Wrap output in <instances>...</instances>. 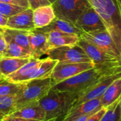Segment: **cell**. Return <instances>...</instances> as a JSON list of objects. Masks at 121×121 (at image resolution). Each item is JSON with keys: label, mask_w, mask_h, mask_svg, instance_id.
Listing matches in <instances>:
<instances>
[{"label": "cell", "mask_w": 121, "mask_h": 121, "mask_svg": "<svg viewBox=\"0 0 121 121\" xmlns=\"http://www.w3.org/2000/svg\"><path fill=\"white\" fill-rule=\"evenodd\" d=\"M101 18L121 57V4L119 0H87Z\"/></svg>", "instance_id": "obj_1"}, {"label": "cell", "mask_w": 121, "mask_h": 121, "mask_svg": "<svg viewBox=\"0 0 121 121\" xmlns=\"http://www.w3.org/2000/svg\"><path fill=\"white\" fill-rule=\"evenodd\" d=\"M77 96V94L53 90L51 88L48 94L38 101L45 113V121H62L72 108Z\"/></svg>", "instance_id": "obj_2"}, {"label": "cell", "mask_w": 121, "mask_h": 121, "mask_svg": "<svg viewBox=\"0 0 121 121\" xmlns=\"http://www.w3.org/2000/svg\"><path fill=\"white\" fill-rule=\"evenodd\" d=\"M52 87L50 77L24 82L23 89L15 96L16 111L36 103L44 98Z\"/></svg>", "instance_id": "obj_3"}, {"label": "cell", "mask_w": 121, "mask_h": 121, "mask_svg": "<svg viewBox=\"0 0 121 121\" xmlns=\"http://www.w3.org/2000/svg\"><path fill=\"white\" fill-rule=\"evenodd\" d=\"M108 74L100 69L92 68L52 86V89L79 94Z\"/></svg>", "instance_id": "obj_4"}, {"label": "cell", "mask_w": 121, "mask_h": 121, "mask_svg": "<svg viewBox=\"0 0 121 121\" xmlns=\"http://www.w3.org/2000/svg\"><path fill=\"white\" fill-rule=\"evenodd\" d=\"M48 57L63 63L92 62L84 50L77 44L50 49L46 54Z\"/></svg>", "instance_id": "obj_5"}, {"label": "cell", "mask_w": 121, "mask_h": 121, "mask_svg": "<svg viewBox=\"0 0 121 121\" xmlns=\"http://www.w3.org/2000/svg\"><path fill=\"white\" fill-rule=\"evenodd\" d=\"M52 6L55 17L75 24L79 16L91 5L89 3L83 4L75 0H56Z\"/></svg>", "instance_id": "obj_6"}, {"label": "cell", "mask_w": 121, "mask_h": 121, "mask_svg": "<svg viewBox=\"0 0 121 121\" xmlns=\"http://www.w3.org/2000/svg\"><path fill=\"white\" fill-rule=\"evenodd\" d=\"M94 67L93 62H57L50 76L52 86Z\"/></svg>", "instance_id": "obj_7"}, {"label": "cell", "mask_w": 121, "mask_h": 121, "mask_svg": "<svg viewBox=\"0 0 121 121\" xmlns=\"http://www.w3.org/2000/svg\"><path fill=\"white\" fill-rule=\"evenodd\" d=\"M121 77V73L104 77L97 83L94 84V85L86 89L84 91L79 93L73 104L72 108L79 106L83 103H85L86 101L96 99H100L105 92V91L107 89V88L111 85V84L115 79Z\"/></svg>", "instance_id": "obj_8"}, {"label": "cell", "mask_w": 121, "mask_h": 121, "mask_svg": "<svg viewBox=\"0 0 121 121\" xmlns=\"http://www.w3.org/2000/svg\"><path fill=\"white\" fill-rule=\"evenodd\" d=\"M80 38L121 60L120 53L112 38L106 29L99 30L91 33H83Z\"/></svg>", "instance_id": "obj_9"}, {"label": "cell", "mask_w": 121, "mask_h": 121, "mask_svg": "<svg viewBox=\"0 0 121 121\" xmlns=\"http://www.w3.org/2000/svg\"><path fill=\"white\" fill-rule=\"evenodd\" d=\"M75 25L83 33H91L106 29L99 14L91 6L86 9L79 16Z\"/></svg>", "instance_id": "obj_10"}, {"label": "cell", "mask_w": 121, "mask_h": 121, "mask_svg": "<svg viewBox=\"0 0 121 121\" xmlns=\"http://www.w3.org/2000/svg\"><path fill=\"white\" fill-rule=\"evenodd\" d=\"M5 28L30 31L35 29L33 22V10L30 8L8 18Z\"/></svg>", "instance_id": "obj_11"}, {"label": "cell", "mask_w": 121, "mask_h": 121, "mask_svg": "<svg viewBox=\"0 0 121 121\" xmlns=\"http://www.w3.org/2000/svg\"><path fill=\"white\" fill-rule=\"evenodd\" d=\"M30 51L35 58L40 59V57L46 55L50 50L46 34L37 28L30 30L28 33Z\"/></svg>", "instance_id": "obj_12"}, {"label": "cell", "mask_w": 121, "mask_h": 121, "mask_svg": "<svg viewBox=\"0 0 121 121\" xmlns=\"http://www.w3.org/2000/svg\"><path fill=\"white\" fill-rule=\"evenodd\" d=\"M101 108L100 99H93L72 108L61 121H74L82 116L96 113Z\"/></svg>", "instance_id": "obj_13"}, {"label": "cell", "mask_w": 121, "mask_h": 121, "mask_svg": "<svg viewBox=\"0 0 121 121\" xmlns=\"http://www.w3.org/2000/svg\"><path fill=\"white\" fill-rule=\"evenodd\" d=\"M50 49L66 45H77L80 37L74 34L67 33L58 30H52L45 33Z\"/></svg>", "instance_id": "obj_14"}, {"label": "cell", "mask_w": 121, "mask_h": 121, "mask_svg": "<svg viewBox=\"0 0 121 121\" xmlns=\"http://www.w3.org/2000/svg\"><path fill=\"white\" fill-rule=\"evenodd\" d=\"M41 61V59L32 57L29 62L22 66L17 71L6 77V79L10 82L16 83H23L29 81L32 73L35 71Z\"/></svg>", "instance_id": "obj_15"}, {"label": "cell", "mask_w": 121, "mask_h": 121, "mask_svg": "<svg viewBox=\"0 0 121 121\" xmlns=\"http://www.w3.org/2000/svg\"><path fill=\"white\" fill-rule=\"evenodd\" d=\"M37 29L45 33L52 30H58L67 33L74 34L79 35V37L83 33V32L74 23L58 18L57 17H55L49 25Z\"/></svg>", "instance_id": "obj_16"}, {"label": "cell", "mask_w": 121, "mask_h": 121, "mask_svg": "<svg viewBox=\"0 0 121 121\" xmlns=\"http://www.w3.org/2000/svg\"><path fill=\"white\" fill-rule=\"evenodd\" d=\"M11 116L30 120L45 121V113L38 103L23 107L13 112Z\"/></svg>", "instance_id": "obj_17"}, {"label": "cell", "mask_w": 121, "mask_h": 121, "mask_svg": "<svg viewBox=\"0 0 121 121\" xmlns=\"http://www.w3.org/2000/svg\"><path fill=\"white\" fill-rule=\"evenodd\" d=\"M121 98V77L115 79L100 98L101 105L107 108Z\"/></svg>", "instance_id": "obj_18"}, {"label": "cell", "mask_w": 121, "mask_h": 121, "mask_svg": "<svg viewBox=\"0 0 121 121\" xmlns=\"http://www.w3.org/2000/svg\"><path fill=\"white\" fill-rule=\"evenodd\" d=\"M55 18L52 5L45 6L33 10V22L35 28L49 25Z\"/></svg>", "instance_id": "obj_19"}, {"label": "cell", "mask_w": 121, "mask_h": 121, "mask_svg": "<svg viewBox=\"0 0 121 121\" xmlns=\"http://www.w3.org/2000/svg\"><path fill=\"white\" fill-rule=\"evenodd\" d=\"M31 58L1 57H0V71L6 78L29 62Z\"/></svg>", "instance_id": "obj_20"}, {"label": "cell", "mask_w": 121, "mask_h": 121, "mask_svg": "<svg viewBox=\"0 0 121 121\" xmlns=\"http://www.w3.org/2000/svg\"><path fill=\"white\" fill-rule=\"evenodd\" d=\"M28 31L26 30H21L5 28L4 31V35L5 37V39L13 41L23 48L31 52L29 40L28 37Z\"/></svg>", "instance_id": "obj_21"}, {"label": "cell", "mask_w": 121, "mask_h": 121, "mask_svg": "<svg viewBox=\"0 0 121 121\" xmlns=\"http://www.w3.org/2000/svg\"><path fill=\"white\" fill-rule=\"evenodd\" d=\"M57 62L58 61L50 59L49 57L42 59L41 62L39 64L35 71L32 73L30 77V80L50 77L52 72Z\"/></svg>", "instance_id": "obj_22"}, {"label": "cell", "mask_w": 121, "mask_h": 121, "mask_svg": "<svg viewBox=\"0 0 121 121\" xmlns=\"http://www.w3.org/2000/svg\"><path fill=\"white\" fill-rule=\"evenodd\" d=\"M7 42V49L3 57H16V58H31L34 57L33 54L23 48L13 41L11 40H6Z\"/></svg>", "instance_id": "obj_23"}, {"label": "cell", "mask_w": 121, "mask_h": 121, "mask_svg": "<svg viewBox=\"0 0 121 121\" xmlns=\"http://www.w3.org/2000/svg\"><path fill=\"white\" fill-rule=\"evenodd\" d=\"M24 82L16 83L6 78L0 80V96H16L23 88Z\"/></svg>", "instance_id": "obj_24"}, {"label": "cell", "mask_w": 121, "mask_h": 121, "mask_svg": "<svg viewBox=\"0 0 121 121\" xmlns=\"http://www.w3.org/2000/svg\"><path fill=\"white\" fill-rule=\"evenodd\" d=\"M15 96H0V121H2L5 117L11 115L16 111Z\"/></svg>", "instance_id": "obj_25"}, {"label": "cell", "mask_w": 121, "mask_h": 121, "mask_svg": "<svg viewBox=\"0 0 121 121\" xmlns=\"http://www.w3.org/2000/svg\"><path fill=\"white\" fill-rule=\"evenodd\" d=\"M120 101L121 99L107 107L99 121H121Z\"/></svg>", "instance_id": "obj_26"}, {"label": "cell", "mask_w": 121, "mask_h": 121, "mask_svg": "<svg viewBox=\"0 0 121 121\" xmlns=\"http://www.w3.org/2000/svg\"><path fill=\"white\" fill-rule=\"evenodd\" d=\"M28 8L26 7H22L11 4H8L6 2L0 1V13L2 15L6 16V17H11L12 16H14L25 9Z\"/></svg>", "instance_id": "obj_27"}, {"label": "cell", "mask_w": 121, "mask_h": 121, "mask_svg": "<svg viewBox=\"0 0 121 121\" xmlns=\"http://www.w3.org/2000/svg\"><path fill=\"white\" fill-rule=\"evenodd\" d=\"M29 8L32 10H35L38 8L52 5L49 0H28Z\"/></svg>", "instance_id": "obj_28"}, {"label": "cell", "mask_w": 121, "mask_h": 121, "mask_svg": "<svg viewBox=\"0 0 121 121\" xmlns=\"http://www.w3.org/2000/svg\"><path fill=\"white\" fill-rule=\"evenodd\" d=\"M106 108L102 107L97 112L92 114L86 121H99L101 118V117L103 116V115L104 114V113L106 112Z\"/></svg>", "instance_id": "obj_29"}, {"label": "cell", "mask_w": 121, "mask_h": 121, "mask_svg": "<svg viewBox=\"0 0 121 121\" xmlns=\"http://www.w3.org/2000/svg\"><path fill=\"white\" fill-rule=\"evenodd\" d=\"M0 1L6 2L8 4L22 6V7H26V8H29L28 2V0H0Z\"/></svg>", "instance_id": "obj_30"}, {"label": "cell", "mask_w": 121, "mask_h": 121, "mask_svg": "<svg viewBox=\"0 0 121 121\" xmlns=\"http://www.w3.org/2000/svg\"><path fill=\"white\" fill-rule=\"evenodd\" d=\"M7 49V42L4 35V33H0V55L4 56Z\"/></svg>", "instance_id": "obj_31"}, {"label": "cell", "mask_w": 121, "mask_h": 121, "mask_svg": "<svg viewBox=\"0 0 121 121\" xmlns=\"http://www.w3.org/2000/svg\"><path fill=\"white\" fill-rule=\"evenodd\" d=\"M2 121H35V120H30V119H26V118H20V117H16V116H13L11 115L8 116L6 117H5Z\"/></svg>", "instance_id": "obj_32"}, {"label": "cell", "mask_w": 121, "mask_h": 121, "mask_svg": "<svg viewBox=\"0 0 121 121\" xmlns=\"http://www.w3.org/2000/svg\"><path fill=\"white\" fill-rule=\"evenodd\" d=\"M7 21H8V17L0 13V27L5 28L6 26Z\"/></svg>", "instance_id": "obj_33"}, {"label": "cell", "mask_w": 121, "mask_h": 121, "mask_svg": "<svg viewBox=\"0 0 121 121\" xmlns=\"http://www.w3.org/2000/svg\"><path fill=\"white\" fill-rule=\"evenodd\" d=\"M94 113H91V114H89V115H86V116H82V117H80V118H77V120H75V121H86L92 114H94Z\"/></svg>", "instance_id": "obj_34"}, {"label": "cell", "mask_w": 121, "mask_h": 121, "mask_svg": "<svg viewBox=\"0 0 121 121\" xmlns=\"http://www.w3.org/2000/svg\"><path fill=\"white\" fill-rule=\"evenodd\" d=\"M75 1H78V2H79V3L89 4V2H88V1H87V0H75Z\"/></svg>", "instance_id": "obj_35"}, {"label": "cell", "mask_w": 121, "mask_h": 121, "mask_svg": "<svg viewBox=\"0 0 121 121\" xmlns=\"http://www.w3.org/2000/svg\"><path fill=\"white\" fill-rule=\"evenodd\" d=\"M4 28H5L0 27V33H4Z\"/></svg>", "instance_id": "obj_36"}, {"label": "cell", "mask_w": 121, "mask_h": 121, "mask_svg": "<svg viewBox=\"0 0 121 121\" xmlns=\"http://www.w3.org/2000/svg\"><path fill=\"white\" fill-rule=\"evenodd\" d=\"M5 77H4V75L1 74V71H0V80H1V79H4Z\"/></svg>", "instance_id": "obj_37"}, {"label": "cell", "mask_w": 121, "mask_h": 121, "mask_svg": "<svg viewBox=\"0 0 121 121\" xmlns=\"http://www.w3.org/2000/svg\"><path fill=\"white\" fill-rule=\"evenodd\" d=\"M120 111H121V98L120 101Z\"/></svg>", "instance_id": "obj_38"}, {"label": "cell", "mask_w": 121, "mask_h": 121, "mask_svg": "<svg viewBox=\"0 0 121 121\" xmlns=\"http://www.w3.org/2000/svg\"><path fill=\"white\" fill-rule=\"evenodd\" d=\"M59 121L57 119H52V120H49V121Z\"/></svg>", "instance_id": "obj_39"}, {"label": "cell", "mask_w": 121, "mask_h": 121, "mask_svg": "<svg viewBox=\"0 0 121 121\" xmlns=\"http://www.w3.org/2000/svg\"><path fill=\"white\" fill-rule=\"evenodd\" d=\"M49 1H50V3H51V4H52V3H54L56 0H49Z\"/></svg>", "instance_id": "obj_40"}, {"label": "cell", "mask_w": 121, "mask_h": 121, "mask_svg": "<svg viewBox=\"0 0 121 121\" xmlns=\"http://www.w3.org/2000/svg\"><path fill=\"white\" fill-rule=\"evenodd\" d=\"M120 1V2H121V0H119Z\"/></svg>", "instance_id": "obj_41"}, {"label": "cell", "mask_w": 121, "mask_h": 121, "mask_svg": "<svg viewBox=\"0 0 121 121\" xmlns=\"http://www.w3.org/2000/svg\"><path fill=\"white\" fill-rule=\"evenodd\" d=\"M0 57H1V55H0Z\"/></svg>", "instance_id": "obj_42"}, {"label": "cell", "mask_w": 121, "mask_h": 121, "mask_svg": "<svg viewBox=\"0 0 121 121\" xmlns=\"http://www.w3.org/2000/svg\"></svg>", "instance_id": "obj_43"}]
</instances>
